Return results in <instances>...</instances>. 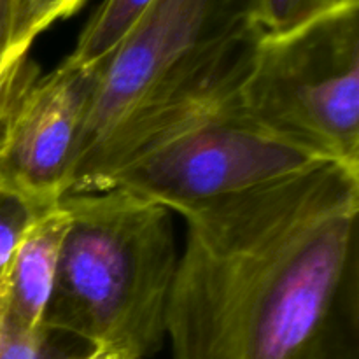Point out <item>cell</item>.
I'll list each match as a JSON object with an SVG mask.
<instances>
[{
    "instance_id": "1",
    "label": "cell",
    "mask_w": 359,
    "mask_h": 359,
    "mask_svg": "<svg viewBox=\"0 0 359 359\" xmlns=\"http://www.w3.org/2000/svg\"><path fill=\"white\" fill-rule=\"evenodd\" d=\"M182 217L172 359H359V168L323 165Z\"/></svg>"
},
{
    "instance_id": "2",
    "label": "cell",
    "mask_w": 359,
    "mask_h": 359,
    "mask_svg": "<svg viewBox=\"0 0 359 359\" xmlns=\"http://www.w3.org/2000/svg\"><path fill=\"white\" fill-rule=\"evenodd\" d=\"M62 202L69 228L46 328L119 359L153 356L167 339L179 259L172 212L125 189Z\"/></svg>"
},
{
    "instance_id": "3",
    "label": "cell",
    "mask_w": 359,
    "mask_h": 359,
    "mask_svg": "<svg viewBox=\"0 0 359 359\" xmlns=\"http://www.w3.org/2000/svg\"><path fill=\"white\" fill-rule=\"evenodd\" d=\"M238 100L266 128L359 168V0L263 34Z\"/></svg>"
},
{
    "instance_id": "4",
    "label": "cell",
    "mask_w": 359,
    "mask_h": 359,
    "mask_svg": "<svg viewBox=\"0 0 359 359\" xmlns=\"http://www.w3.org/2000/svg\"><path fill=\"white\" fill-rule=\"evenodd\" d=\"M330 163L335 161L251 118L237 95L112 170L91 191L125 189L182 216Z\"/></svg>"
},
{
    "instance_id": "5",
    "label": "cell",
    "mask_w": 359,
    "mask_h": 359,
    "mask_svg": "<svg viewBox=\"0 0 359 359\" xmlns=\"http://www.w3.org/2000/svg\"><path fill=\"white\" fill-rule=\"evenodd\" d=\"M255 7L256 0H153L98 65L70 182L128 116L195 79L256 27Z\"/></svg>"
},
{
    "instance_id": "6",
    "label": "cell",
    "mask_w": 359,
    "mask_h": 359,
    "mask_svg": "<svg viewBox=\"0 0 359 359\" xmlns=\"http://www.w3.org/2000/svg\"><path fill=\"white\" fill-rule=\"evenodd\" d=\"M97 77L98 67L84 69L65 58L49 74L37 70L14 98L0 135V177L7 193L32 210L69 193Z\"/></svg>"
},
{
    "instance_id": "7",
    "label": "cell",
    "mask_w": 359,
    "mask_h": 359,
    "mask_svg": "<svg viewBox=\"0 0 359 359\" xmlns=\"http://www.w3.org/2000/svg\"><path fill=\"white\" fill-rule=\"evenodd\" d=\"M67 228L69 210L58 202L32 214L16 245L0 298L9 314L28 328H46Z\"/></svg>"
},
{
    "instance_id": "8",
    "label": "cell",
    "mask_w": 359,
    "mask_h": 359,
    "mask_svg": "<svg viewBox=\"0 0 359 359\" xmlns=\"http://www.w3.org/2000/svg\"><path fill=\"white\" fill-rule=\"evenodd\" d=\"M151 4L153 0H102L67 60L84 69L98 67L135 27Z\"/></svg>"
},
{
    "instance_id": "9",
    "label": "cell",
    "mask_w": 359,
    "mask_h": 359,
    "mask_svg": "<svg viewBox=\"0 0 359 359\" xmlns=\"http://www.w3.org/2000/svg\"><path fill=\"white\" fill-rule=\"evenodd\" d=\"M84 0H20L6 62L28 56L35 39L58 20L72 16Z\"/></svg>"
},
{
    "instance_id": "10",
    "label": "cell",
    "mask_w": 359,
    "mask_h": 359,
    "mask_svg": "<svg viewBox=\"0 0 359 359\" xmlns=\"http://www.w3.org/2000/svg\"><path fill=\"white\" fill-rule=\"evenodd\" d=\"M63 335L21 325L0 298V359H63Z\"/></svg>"
},
{
    "instance_id": "11",
    "label": "cell",
    "mask_w": 359,
    "mask_h": 359,
    "mask_svg": "<svg viewBox=\"0 0 359 359\" xmlns=\"http://www.w3.org/2000/svg\"><path fill=\"white\" fill-rule=\"evenodd\" d=\"M339 0H256L255 23L263 34H280L332 9Z\"/></svg>"
},
{
    "instance_id": "12",
    "label": "cell",
    "mask_w": 359,
    "mask_h": 359,
    "mask_svg": "<svg viewBox=\"0 0 359 359\" xmlns=\"http://www.w3.org/2000/svg\"><path fill=\"white\" fill-rule=\"evenodd\" d=\"M34 212L18 196L0 193V297L18 242Z\"/></svg>"
},
{
    "instance_id": "13",
    "label": "cell",
    "mask_w": 359,
    "mask_h": 359,
    "mask_svg": "<svg viewBox=\"0 0 359 359\" xmlns=\"http://www.w3.org/2000/svg\"><path fill=\"white\" fill-rule=\"evenodd\" d=\"M39 67L32 62L30 55L25 58L14 60V62H0V135H2L4 123H6L7 114L13 107L14 98L18 97L23 84L34 76ZM0 193L9 195L0 177Z\"/></svg>"
},
{
    "instance_id": "14",
    "label": "cell",
    "mask_w": 359,
    "mask_h": 359,
    "mask_svg": "<svg viewBox=\"0 0 359 359\" xmlns=\"http://www.w3.org/2000/svg\"><path fill=\"white\" fill-rule=\"evenodd\" d=\"M63 359H119L114 354H109V353H98V351H91L88 354H83V356H67Z\"/></svg>"
}]
</instances>
